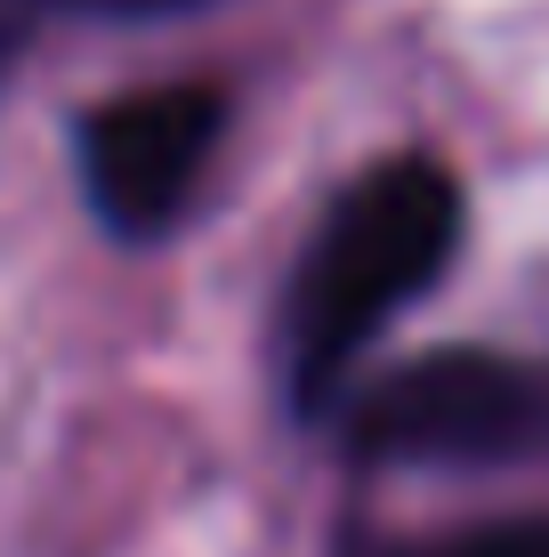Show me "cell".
Returning <instances> with one entry per match:
<instances>
[{"mask_svg":"<svg viewBox=\"0 0 549 557\" xmlns=\"http://www.w3.org/2000/svg\"><path fill=\"white\" fill-rule=\"evenodd\" d=\"M461 251V178L428 153H388L324 202L275 307L283 396L324 420L355 388V363L404 307H421Z\"/></svg>","mask_w":549,"mask_h":557,"instance_id":"1","label":"cell"},{"mask_svg":"<svg viewBox=\"0 0 549 557\" xmlns=\"http://www.w3.org/2000/svg\"><path fill=\"white\" fill-rule=\"evenodd\" d=\"M339 436L388 469H509L549 453V363L501 348H437L339 396Z\"/></svg>","mask_w":549,"mask_h":557,"instance_id":"2","label":"cell"},{"mask_svg":"<svg viewBox=\"0 0 549 557\" xmlns=\"http://www.w3.org/2000/svg\"><path fill=\"white\" fill-rule=\"evenodd\" d=\"M226 146V89L219 82H154L89 106L73 122L82 202L113 243H162L195 210Z\"/></svg>","mask_w":549,"mask_h":557,"instance_id":"3","label":"cell"},{"mask_svg":"<svg viewBox=\"0 0 549 557\" xmlns=\"http://www.w3.org/2000/svg\"><path fill=\"white\" fill-rule=\"evenodd\" d=\"M186 9H211V0H0V73L25 65V49L41 41L49 25H73V16L138 25V16H186Z\"/></svg>","mask_w":549,"mask_h":557,"instance_id":"4","label":"cell"},{"mask_svg":"<svg viewBox=\"0 0 549 557\" xmlns=\"http://www.w3.org/2000/svg\"><path fill=\"white\" fill-rule=\"evenodd\" d=\"M412 557H549V517H501V525H477L461 542L412 549Z\"/></svg>","mask_w":549,"mask_h":557,"instance_id":"5","label":"cell"}]
</instances>
